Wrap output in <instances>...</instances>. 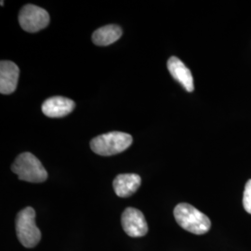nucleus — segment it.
I'll list each match as a JSON object with an SVG mask.
<instances>
[{
  "instance_id": "obj_1",
  "label": "nucleus",
  "mask_w": 251,
  "mask_h": 251,
  "mask_svg": "<svg viewBox=\"0 0 251 251\" xmlns=\"http://www.w3.org/2000/svg\"><path fill=\"white\" fill-rule=\"evenodd\" d=\"M174 217L181 228L197 235L205 234L211 227L209 218L187 203H180L175 206Z\"/></svg>"
},
{
  "instance_id": "obj_2",
  "label": "nucleus",
  "mask_w": 251,
  "mask_h": 251,
  "mask_svg": "<svg viewBox=\"0 0 251 251\" xmlns=\"http://www.w3.org/2000/svg\"><path fill=\"white\" fill-rule=\"evenodd\" d=\"M132 144L131 135L121 131H112L93 138L90 148L102 156H110L124 152Z\"/></svg>"
},
{
  "instance_id": "obj_3",
  "label": "nucleus",
  "mask_w": 251,
  "mask_h": 251,
  "mask_svg": "<svg viewBox=\"0 0 251 251\" xmlns=\"http://www.w3.org/2000/svg\"><path fill=\"white\" fill-rule=\"evenodd\" d=\"M11 170L18 175L19 179L28 182L39 183L48 179V173L43 165L31 152L19 154L11 166Z\"/></svg>"
},
{
  "instance_id": "obj_4",
  "label": "nucleus",
  "mask_w": 251,
  "mask_h": 251,
  "mask_svg": "<svg viewBox=\"0 0 251 251\" xmlns=\"http://www.w3.org/2000/svg\"><path fill=\"white\" fill-rule=\"evenodd\" d=\"M16 233L20 242L27 249L35 248L41 239V233L36 225V211L28 206L16 217Z\"/></svg>"
},
{
  "instance_id": "obj_5",
  "label": "nucleus",
  "mask_w": 251,
  "mask_h": 251,
  "mask_svg": "<svg viewBox=\"0 0 251 251\" xmlns=\"http://www.w3.org/2000/svg\"><path fill=\"white\" fill-rule=\"evenodd\" d=\"M50 21V14L46 9L32 4L24 6L19 13L20 25L29 33H36L44 29L49 25Z\"/></svg>"
},
{
  "instance_id": "obj_6",
  "label": "nucleus",
  "mask_w": 251,
  "mask_h": 251,
  "mask_svg": "<svg viewBox=\"0 0 251 251\" xmlns=\"http://www.w3.org/2000/svg\"><path fill=\"white\" fill-rule=\"evenodd\" d=\"M121 224L125 233L130 237H142L148 232V225L141 210L126 207L121 217Z\"/></svg>"
},
{
  "instance_id": "obj_7",
  "label": "nucleus",
  "mask_w": 251,
  "mask_h": 251,
  "mask_svg": "<svg viewBox=\"0 0 251 251\" xmlns=\"http://www.w3.org/2000/svg\"><path fill=\"white\" fill-rule=\"evenodd\" d=\"M20 69L10 61H2L0 63V92L1 94L13 93L18 85Z\"/></svg>"
},
{
  "instance_id": "obj_8",
  "label": "nucleus",
  "mask_w": 251,
  "mask_h": 251,
  "mask_svg": "<svg viewBox=\"0 0 251 251\" xmlns=\"http://www.w3.org/2000/svg\"><path fill=\"white\" fill-rule=\"evenodd\" d=\"M75 107V103L72 100L55 96L46 100L42 104V112L46 117L51 118L66 117Z\"/></svg>"
},
{
  "instance_id": "obj_9",
  "label": "nucleus",
  "mask_w": 251,
  "mask_h": 251,
  "mask_svg": "<svg viewBox=\"0 0 251 251\" xmlns=\"http://www.w3.org/2000/svg\"><path fill=\"white\" fill-rule=\"evenodd\" d=\"M168 69L171 73L172 77L176 81H178L179 84L188 92H192L195 90L194 86V78L192 75V73L188 67L182 63L179 58L172 56L167 63Z\"/></svg>"
},
{
  "instance_id": "obj_10",
  "label": "nucleus",
  "mask_w": 251,
  "mask_h": 251,
  "mask_svg": "<svg viewBox=\"0 0 251 251\" xmlns=\"http://www.w3.org/2000/svg\"><path fill=\"white\" fill-rule=\"evenodd\" d=\"M142 179L139 175L128 173L119 174L114 179L113 185L115 193L119 198H128L132 196L141 186Z\"/></svg>"
},
{
  "instance_id": "obj_11",
  "label": "nucleus",
  "mask_w": 251,
  "mask_h": 251,
  "mask_svg": "<svg viewBox=\"0 0 251 251\" xmlns=\"http://www.w3.org/2000/svg\"><path fill=\"white\" fill-rule=\"evenodd\" d=\"M122 36V29L116 25L100 27L92 34V41L95 45L108 46L115 43Z\"/></svg>"
},
{
  "instance_id": "obj_12",
  "label": "nucleus",
  "mask_w": 251,
  "mask_h": 251,
  "mask_svg": "<svg viewBox=\"0 0 251 251\" xmlns=\"http://www.w3.org/2000/svg\"><path fill=\"white\" fill-rule=\"evenodd\" d=\"M243 206L245 210L251 214V179L248 180L245 186L244 196H243Z\"/></svg>"
}]
</instances>
